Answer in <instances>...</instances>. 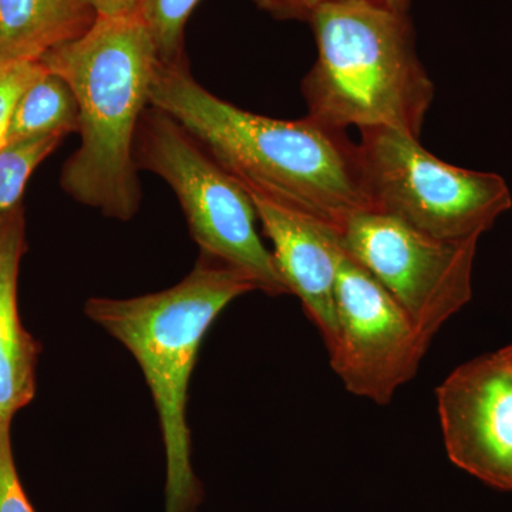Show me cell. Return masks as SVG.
<instances>
[{"label": "cell", "instance_id": "1", "mask_svg": "<svg viewBox=\"0 0 512 512\" xmlns=\"http://www.w3.org/2000/svg\"><path fill=\"white\" fill-rule=\"evenodd\" d=\"M150 106L191 134L244 187L340 229L372 210L357 144L308 116L279 120L242 110L192 77L187 62L158 64Z\"/></svg>", "mask_w": 512, "mask_h": 512}, {"label": "cell", "instance_id": "2", "mask_svg": "<svg viewBox=\"0 0 512 512\" xmlns=\"http://www.w3.org/2000/svg\"><path fill=\"white\" fill-rule=\"evenodd\" d=\"M39 62L69 84L79 106L80 146L63 165L64 192L114 220L136 217L137 130L161 63L150 29L141 15L97 18Z\"/></svg>", "mask_w": 512, "mask_h": 512}, {"label": "cell", "instance_id": "3", "mask_svg": "<svg viewBox=\"0 0 512 512\" xmlns=\"http://www.w3.org/2000/svg\"><path fill=\"white\" fill-rule=\"evenodd\" d=\"M258 286L202 255L180 284L136 298H90L84 312L137 360L156 404L165 460V512H195L204 491L192 467L187 423L190 380L208 329L225 308Z\"/></svg>", "mask_w": 512, "mask_h": 512}, {"label": "cell", "instance_id": "4", "mask_svg": "<svg viewBox=\"0 0 512 512\" xmlns=\"http://www.w3.org/2000/svg\"><path fill=\"white\" fill-rule=\"evenodd\" d=\"M308 23L318 55L302 80L306 116L339 131L387 127L420 138L436 87L409 12L383 0H336Z\"/></svg>", "mask_w": 512, "mask_h": 512}, {"label": "cell", "instance_id": "5", "mask_svg": "<svg viewBox=\"0 0 512 512\" xmlns=\"http://www.w3.org/2000/svg\"><path fill=\"white\" fill-rule=\"evenodd\" d=\"M136 163L138 170L170 185L202 255L249 276L266 295H289L274 255L256 229L258 215L244 185L163 110L150 106L144 111Z\"/></svg>", "mask_w": 512, "mask_h": 512}, {"label": "cell", "instance_id": "6", "mask_svg": "<svg viewBox=\"0 0 512 512\" xmlns=\"http://www.w3.org/2000/svg\"><path fill=\"white\" fill-rule=\"evenodd\" d=\"M356 144L373 207L431 237L481 238L511 210L501 175L448 164L404 131L366 128Z\"/></svg>", "mask_w": 512, "mask_h": 512}, {"label": "cell", "instance_id": "7", "mask_svg": "<svg viewBox=\"0 0 512 512\" xmlns=\"http://www.w3.org/2000/svg\"><path fill=\"white\" fill-rule=\"evenodd\" d=\"M340 238L346 254L392 295L429 345L471 301L480 238L431 237L376 208L353 215Z\"/></svg>", "mask_w": 512, "mask_h": 512}, {"label": "cell", "instance_id": "8", "mask_svg": "<svg viewBox=\"0 0 512 512\" xmlns=\"http://www.w3.org/2000/svg\"><path fill=\"white\" fill-rule=\"evenodd\" d=\"M343 247V245H342ZM338 336L330 367L348 392L389 404L430 345L392 295L343 249L336 282Z\"/></svg>", "mask_w": 512, "mask_h": 512}, {"label": "cell", "instance_id": "9", "mask_svg": "<svg viewBox=\"0 0 512 512\" xmlns=\"http://www.w3.org/2000/svg\"><path fill=\"white\" fill-rule=\"evenodd\" d=\"M441 433L454 466L512 491V360L501 350L454 369L437 387Z\"/></svg>", "mask_w": 512, "mask_h": 512}, {"label": "cell", "instance_id": "10", "mask_svg": "<svg viewBox=\"0 0 512 512\" xmlns=\"http://www.w3.org/2000/svg\"><path fill=\"white\" fill-rule=\"evenodd\" d=\"M245 190L271 239V252L286 288L298 296L329 352L338 336L336 282L343 252L339 229L258 188Z\"/></svg>", "mask_w": 512, "mask_h": 512}, {"label": "cell", "instance_id": "11", "mask_svg": "<svg viewBox=\"0 0 512 512\" xmlns=\"http://www.w3.org/2000/svg\"><path fill=\"white\" fill-rule=\"evenodd\" d=\"M25 234L22 205L0 215V424H12L36 394L39 346L23 326L18 306Z\"/></svg>", "mask_w": 512, "mask_h": 512}, {"label": "cell", "instance_id": "12", "mask_svg": "<svg viewBox=\"0 0 512 512\" xmlns=\"http://www.w3.org/2000/svg\"><path fill=\"white\" fill-rule=\"evenodd\" d=\"M96 19L84 0H0V62H39Z\"/></svg>", "mask_w": 512, "mask_h": 512}, {"label": "cell", "instance_id": "13", "mask_svg": "<svg viewBox=\"0 0 512 512\" xmlns=\"http://www.w3.org/2000/svg\"><path fill=\"white\" fill-rule=\"evenodd\" d=\"M79 131V106L62 77L43 72L20 94L10 117L6 143L22 138L66 137Z\"/></svg>", "mask_w": 512, "mask_h": 512}, {"label": "cell", "instance_id": "14", "mask_svg": "<svg viewBox=\"0 0 512 512\" xmlns=\"http://www.w3.org/2000/svg\"><path fill=\"white\" fill-rule=\"evenodd\" d=\"M62 140L56 136L22 138L0 147V215L20 205L29 178Z\"/></svg>", "mask_w": 512, "mask_h": 512}, {"label": "cell", "instance_id": "15", "mask_svg": "<svg viewBox=\"0 0 512 512\" xmlns=\"http://www.w3.org/2000/svg\"><path fill=\"white\" fill-rule=\"evenodd\" d=\"M200 0H144L141 18L156 42L161 63L185 62L184 29Z\"/></svg>", "mask_w": 512, "mask_h": 512}, {"label": "cell", "instance_id": "16", "mask_svg": "<svg viewBox=\"0 0 512 512\" xmlns=\"http://www.w3.org/2000/svg\"><path fill=\"white\" fill-rule=\"evenodd\" d=\"M43 69L40 62H0V147L6 143L10 117L20 94Z\"/></svg>", "mask_w": 512, "mask_h": 512}, {"label": "cell", "instance_id": "17", "mask_svg": "<svg viewBox=\"0 0 512 512\" xmlns=\"http://www.w3.org/2000/svg\"><path fill=\"white\" fill-rule=\"evenodd\" d=\"M0 512H35L16 471L10 424H0Z\"/></svg>", "mask_w": 512, "mask_h": 512}, {"label": "cell", "instance_id": "18", "mask_svg": "<svg viewBox=\"0 0 512 512\" xmlns=\"http://www.w3.org/2000/svg\"><path fill=\"white\" fill-rule=\"evenodd\" d=\"M255 5L279 20L309 22L313 13L336 0H254Z\"/></svg>", "mask_w": 512, "mask_h": 512}, {"label": "cell", "instance_id": "19", "mask_svg": "<svg viewBox=\"0 0 512 512\" xmlns=\"http://www.w3.org/2000/svg\"><path fill=\"white\" fill-rule=\"evenodd\" d=\"M97 18H130L141 15L144 0H84Z\"/></svg>", "mask_w": 512, "mask_h": 512}, {"label": "cell", "instance_id": "20", "mask_svg": "<svg viewBox=\"0 0 512 512\" xmlns=\"http://www.w3.org/2000/svg\"><path fill=\"white\" fill-rule=\"evenodd\" d=\"M390 8L400 10V12H409L413 0H383Z\"/></svg>", "mask_w": 512, "mask_h": 512}, {"label": "cell", "instance_id": "21", "mask_svg": "<svg viewBox=\"0 0 512 512\" xmlns=\"http://www.w3.org/2000/svg\"><path fill=\"white\" fill-rule=\"evenodd\" d=\"M501 352L512 360V343L511 345L505 346V348L501 349Z\"/></svg>", "mask_w": 512, "mask_h": 512}]
</instances>
